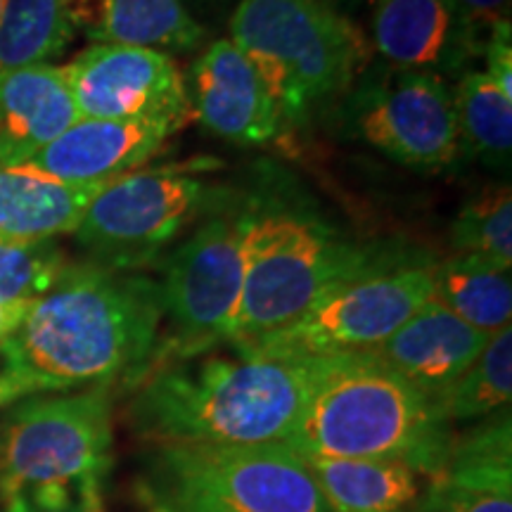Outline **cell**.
<instances>
[{
    "instance_id": "obj_32",
    "label": "cell",
    "mask_w": 512,
    "mask_h": 512,
    "mask_svg": "<svg viewBox=\"0 0 512 512\" xmlns=\"http://www.w3.org/2000/svg\"><path fill=\"white\" fill-rule=\"evenodd\" d=\"M5 512H105V508H69V510H43V508H36V505H31L24 501V498H8L5 501Z\"/></svg>"
},
{
    "instance_id": "obj_14",
    "label": "cell",
    "mask_w": 512,
    "mask_h": 512,
    "mask_svg": "<svg viewBox=\"0 0 512 512\" xmlns=\"http://www.w3.org/2000/svg\"><path fill=\"white\" fill-rule=\"evenodd\" d=\"M185 93L202 126L235 145L268 143L283 128L266 83L230 38L214 41L192 62Z\"/></svg>"
},
{
    "instance_id": "obj_9",
    "label": "cell",
    "mask_w": 512,
    "mask_h": 512,
    "mask_svg": "<svg viewBox=\"0 0 512 512\" xmlns=\"http://www.w3.org/2000/svg\"><path fill=\"white\" fill-rule=\"evenodd\" d=\"M432 266L425 259H411V254L396 256L332 285L285 328L233 347L271 358H316L375 349L430 302Z\"/></svg>"
},
{
    "instance_id": "obj_3",
    "label": "cell",
    "mask_w": 512,
    "mask_h": 512,
    "mask_svg": "<svg viewBox=\"0 0 512 512\" xmlns=\"http://www.w3.org/2000/svg\"><path fill=\"white\" fill-rule=\"evenodd\" d=\"M453 439L437 403L370 351H349L309 358L302 413L285 446L313 456L401 460L434 479Z\"/></svg>"
},
{
    "instance_id": "obj_8",
    "label": "cell",
    "mask_w": 512,
    "mask_h": 512,
    "mask_svg": "<svg viewBox=\"0 0 512 512\" xmlns=\"http://www.w3.org/2000/svg\"><path fill=\"white\" fill-rule=\"evenodd\" d=\"M247 226V204L223 211L166 259L157 280L166 335L159 337L147 370L233 342L245 290Z\"/></svg>"
},
{
    "instance_id": "obj_30",
    "label": "cell",
    "mask_w": 512,
    "mask_h": 512,
    "mask_svg": "<svg viewBox=\"0 0 512 512\" xmlns=\"http://www.w3.org/2000/svg\"><path fill=\"white\" fill-rule=\"evenodd\" d=\"M31 304H34V299L0 297V344L19 330V325L27 318Z\"/></svg>"
},
{
    "instance_id": "obj_20",
    "label": "cell",
    "mask_w": 512,
    "mask_h": 512,
    "mask_svg": "<svg viewBox=\"0 0 512 512\" xmlns=\"http://www.w3.org/2000/svg\"><path fill=\"white\" fill-rule=\"evenodd\" d=\"M330 512H418L432 477L401 460L299 453Z\"/></svg>"
},
{
    "instance_id": "obj_5",
    "label": "cell",
    "mask_w": 512,
    "mask_h": 512,
    "mask_svg": "<svg viewBox=\"0 0 512 512\" xmlns=\"http://www.w3.org/2000/svg\"><path fill=\"white\" fill-rule=\"evenodd\" d=\"M245 290L230 344L285 328L332 285L396 259L358 247L311 209L287 202H247Z\"/></svg>"
},
{
    "instance_id": "obj_10",
    "label": "cell",
    "mask_w": 512,
    "mask_h": 512,
    "mask_svg": "<svg viewBox=\"0 0 512 512\" xmlns=\"http://www.w3.org/2000/svg\"><path fill=\"white\" fill-rule=\"evenodd\" d=\"M195 166L138 169L107 183L76 226L91 261L140 271L207 209L211 190Z\"/></svg>"
},
{
    "instance_id": "obj_6",
    "label": "cell",
    "mask_w": 512,
    "mask_h": 512,
    "mask_svg": "<svg viewBox=\"0 0 512 512\" xmlns=\"http://www.w3.org/2000/svg\"><path fill=\"white\" fill-rule=\"evenodd\" d=\"M230 41L254 64L283 126L344 98L368 67V41L328 0H240Z\"/></svg>"
},
{
    "instance_id": "obj_28",
    "label": "cell",
    "mask_w": 512,
    "mask_h": 512,
    "mask_svg": "<svg viewBox=\"0 0 512 512\" xmlns=\"http://www.w3.org/2000/svg\"><path fill=\"white\" fill-rule=\"evenodd\" d=\"M484 74L512 98V31L508 22H498L484 38Z\"/></svg>"
},
{
    "instance_id": "obj_33",
    "label": "cell",
    "mask_w": 512,
    "mask_h": 512,
    "mask_svg": "<svg viewBox=\"0 0 512 512\" xmlns=\"http://www.w3.org/2000/svg\"><path fill=\"white\" fill-rule=\"evenodd\" d=\"M150 512H162V510H157V508H150Z\"/></svg>"
},
{
    "instance_id": "obj_21",
    "label": "cell",
    "mask_w": 512,
    "mask_h": 512,
    "mask_svg": "<svg viewBox=\"0 0 512 512\" xmlns=\"http://www.w3.org/2000/svg\"><path fill=\"white\" fill-rule=\"evenodd\" d=\"M105 185H69L27 164H0V235L43 242L74 233Z\"/></svg>"
},
{
    "instance_id": "obj_17",
    "label": "cell",
    "mask_w": 512,
    "mask_h": 512,
    "mask_svg": "<svg viewBox=\"0 0 512 512\" xmlns=\"http://www.w3.org/2000/svg\"><path fill=\"white\" fill-rule=\"evenodd\" d=\"M418 512H512L510 408L453 439L444 472L427 486Z\"/></svg>"
},
{
    "instance_id": "obj_12",
    "label": "cell",
    "mask_w": 512,
    "mask_h": 512,
    "mask_svg": "<svg viewBox=\"0 0 512 512\" xmlns=\"http://www.w3.org/2000/svg\"><path fill=\"white\" fill-rule=\"evenodd\" d=\"M62 69L81 119H150L183 128L192 114L181 69L162 50L93 43Z\"/></svg>"
},
{
    "instance_id": "obj_19",
    "label": "cell",
    "mask_w": 512,
    "mask_h": 512,
    "mask_svg": "<svg viewBox=\"0 0 512 512\" xmlns=\"http://www.w3.org/2000/svg\"><path fill=\"white\" fill-rule=\"evenodd\" d=\"M69 22L88 41L188 53L204 29L181 0H67Z\"/></svg>"
},
{
    "instance_id": "obj_18",
    "label": "cell",
    "mask_w": 512,
    "mask_h": 512,
    "mask_svg": "<svg viewBox=\"0 0 512 512\" xmlns=\"http://www.w3.org/2000/svg\"><path fill=\"white\" fill-rule=\"evenodd\" d=\"M81 119L67 76L55 64L0 72V164L24 166Z\"/></svg>"
},
{
    "instance_id": "obj_24",
    "label": "cell",
    "mask_w": 512,
    "mask_h": 512,
    "mask_svg": "<svg viewBox=\"0 0 512 512\" xmlns=\"http://www.w3.org/2000/svg\"><path fill=\"white\" fill-rule=\"evenodd\" d=\"M74 34L67 0H3L0 72L55 60Z\"/></svg>"
},
{
    "instance_id": "obj_34",
    "label": "cell",
    "mask_w": 512,
    "mask_h": 512,
    "mask_svg": "<svg viewBox=\"0 0 512 512\" xmlns=\"http://www.w3.org/2000/svg\"><path fill=\"white\" fill-rule=\"evenodd\" d=\"M0 8H3V0H0Z\"/></svg>"
},
{
    "instance_id": "obj_23",
    "label": "cell",
    "mask_w": 512,
    "mask_h": 512,
    "mask_svg": "<svg viewBox=\"0 0 512 512\" xmlns=\"http://www.w3.org/2000/svg\"><path fill=\"white\" fill-rule=\"evenodd\" d=\"M458 143L467 155L508 169L512 155V98L479 69L460 74L453 86Z\"/></svg>"
},
{
    "instance_id": "obj_16",
    "label": "cell",
    "mask_w": 512,
    "mask_h": 512,
    "mask_svg": "<svg viewBox=\"0 0 512 512\" xmlns=\"http://www.w3.org/2000/svg\"><path fill=\"white\" fill-rule=\"evenodd\" d=\"M489 337L430 299L370 354L437 401L477 361Z\"/></svg>"
},
{
    "instance_id": "obj_31",
    "label": "cell",
    "mask_w": 512,
    "mask_h": 512,
    "mask_svg": "<svg viewBox=\"0 0 512 512\" xmlns=\"http://www.w3.org/2000/svg\"><path fill=\"white\" fill-rule=\"evenodd\" d=\"M24 396H34L29 392V387H24L22 382L12 380L10 375H0V408L8 406V403H15Z\"/></svg>"
},
{
    "instance_id": "obj_7",
    "label": "cell",
    "mask_w": 512,
    "mask_h": 512,
    "mask_svg": "<svg viewBox=\"0 0 512 512\" xmlns=\"http://www.w3.org/2000/svg\"><path fill=\"white\" fill-rule=\"evenodd\" d=\"M140 494L162 512H330L285 444L155 446Z\"/></svg>"
},
{
    "instance_id": "obj_27",
    "label": "cell",
    "mask_w": 512,
    "mask_h": 512,
    "mask_svg": "<svg viewBox=\"0 0 512 512\" xmlns=\"http://www.w3.org/2000/svg\"><path fill=\"white\" fill-rule=\"evenodd\" d=\"M67 266L55 240L29 242L0 235V297L36 299Z\"/></svg>"
},
{
    "instance_id": "obj_25",
    "label": "cell",
    "mask_w": 512,
    "mask_h": 512,
    "mask_svg": "<svg viewBox=\"0 0 512 512\" xmlns=\"http://www.w3.org/2000/svg\"><path fill=\"white\" fill-rule=\"evenodd\" d=\"M512 399V328L489 337L477 361L441 394L437 408L448 425L486 420L508 411Z\"/></svg>"
},
{
    "instance_id": "obj_2",
    "label": "cell",
    "mask_w": 512,
    "mask_h": 512,
    "mask_svg": "<svg viewBox=\"0 0 512 512\" xmlns=\"http://www.w3.org/2000/svg\"><path fill=\"white\" fill-rule=\"evenodd\" d=\"M219 349L159 363L140 377L128 411L140 439L155 446H259L290 439L302 413L309 358Z\"/></svg>"
},
{
    "instance_id": "obj_1",
    "label": "cell",
    "mask_w": 512,
    "mask_h": 512,
    "mask_svg": "<svg viewBox=\"0 0 512 512\" xmlns=\"http://www.w3.org/2000/svg\"><path fill=\"white\" fill-rule=\"evenodd\" d=\"M162 323L157 280L98 261L67 264L0 344L3 373L34 396L136 387L155 356Z\"/></svg>"
},
{
    "instance_id": "obj_29",
    "label": "cell",
    "mask_w": 512,
    "mask_h": 512,
    "mask_svg": "<svg viewBox=\"0 0 512 512\" xmlns=\"http://www.w3.org/2000/svg\"><path fill=\"white\" fill-rule=\"evenodd\" d=\"M456 5L484 34L494 24L510 19V0H456Z\"/></svg>"
},
{
    "instance_id": "obj_4",
    "label": "cell",
    "mask_w": 512,
    "mask_h": 512,
    "mask_svg": "<svg viewBox=\"0 0 512 512\" xmlns=\"http://www.w3.org/2000/svg\"><path fill=\"white\" fill-rule=\"evenodd\" d=\"M112 387L34 396L0 420V496L43 510L105 508Z\"/></svg>"
},
{
    "instance_id": "obj_11",
    "label": "cell",
    "mask_w": 512,
    "mask_h": 512,
    "mask_svg": "<svg viewBox=\"0 0 512 512\" xmlns=\"http://www.w3.org/2000/svg\"><path fill=\"white\" fill-rule=\"evenodd\" d=\"M356 138L408 169L434 174L460 155L453 88L430 72L382 67L344 95Z\"/></svg>"
},
{
    "instance_id": "obj_15",
    "label": "cell",
    "mask_w": 512,
    "mask_h": 512,
    "mask_svg": "<svg viewBox=\"0 0 512 512\" xmlns=\"http://www.w3.org/2000/svg\"><path fill=\"white\" fill-rule=\"evenodd\" d=\"M176 131L150 119H79L27 166L69 185H105L143 169Z\"/></svg>"
},
{
    "instance_id": "obj_13",
    "label": "cell",
    "mask_w": 512,
    "mask_h": 512,
    "mask_svg": "<svg viewBox=\"0 0 512 512\" xmlns=\"http://www.w3.org/2000/svg\"><path fill=\"white\" fill-rule=\"evenodd\" d=\"M484 38L456 0H375L373 43L389 67L460 76L482 57Z\"/></svg>"
},
{
    "instance_id": "obj_22",
    "label": "cell",
    "mask_w": 512,
    "mask_h": 512,
    "mask_svg": "<svg viewBox=\"0 0 512 512\" xmlns=\"http://www.w3.org/2000/svg\"><path fill=\"white\" fill-rule=\"evenodd\" d=\"M430 299L484 335H496L510 328V268L456 254L432 266Z\"/></svg>"
},
{
    "instance_id": "obj_26",
    "label": "cell",
    "mask_w": 512,
    "mask_h": 512,
    "mask_svg": "<svg viewBox=\"0 0 512 512\" xmlns=\"http://www.w3.org/2000/svg\"><path fill=\"white\" fill-rule=\"evenodd\" d=\"M458 256L482 259L501 268L512 266V195L510 188L479 192L460 207L451 226Z\"/></svg>"
}]
</instances>
